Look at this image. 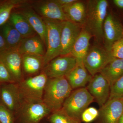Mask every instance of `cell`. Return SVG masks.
Masks as SVG:
<instances>
[{"label": "cell", "mask_w": 123, "mask_h": 123, "mask_svg": "<svg viewBox=\"0 0 123 123\" xmlns=\"http://www.w3.org/2000/svg\"><path fill=\"white\" fill-rule=\"evenodd\" d=\"M106 0H90L87 1L86 16L83 27L88 31L98 43L103 41V26L107 14Z\"/></svg>", "instance_id": "6da1fadb"}, {"label": "cell", "mask_w": 123, "mask_h": 123, "mask_svg": "<svg viewBox=\"0 0 123 123\" xmlns=\"http://www.w3.org/2000/svg\"><path fill=\"white\" fill-rule=\"evenodd\" d=\"M73 90L65 77L48 78L44 88L43 101L51 112L61 110Z\"/></svg>", "instance_id": "7a4b0ae2"}, {"label": "cell", "mask_w": 123, "mask_h": 123, "mask_svg": "<svg viewBox=\"0 0 123 123\" xmlns=\"http://www.w3.org/2000/svg\"><path fill=\"white\" fill-rule=\"evenodd\" d=\"M94 101L86 88L76 89L66 98L61 110L71 118L81 122L82 113Z\"/></svg>", "instance_id": "3957f363"}, {"label": "cell", "mask_w": 123, "mask_h": 123, "mask_svg": "<svg viewBox=\"0 0 123 123\" xmlns=\"http://www.w3.org/2000/svg\"><path fill=\"white\" fill-rule=\"evenodd\" d=\"M47 31L46 52L43 56L44 68L61 52V34L64 21L43 18Z\"/></svg>", "instance_id": "277c9868"}, {"label": "cell", "mask_w": 123, "mask_h": 123, "mask_svg": "<svg viewBox=\"0 0 123 123\" xmlns=\"http://www.w3.org/2000/svg\"><path fill=\"white\" fill-rule=\"evenodd\" d=\"M48 77L43 72L38 75L23 79L17 83L23 100H43Z\"/></svg>", "instance_id": "5b68a950"}, {"label": "cell", "mask_w": 123, "mask_h": 123, "mask_svg": "<svg viewBox=\"0 0 123 123\" xmlns=\"http://www.w3.org/2000/svg\"><path fill=\"white\" fill-rule=\"evenodd\" d=\"M111 52L98 45L90 48L83 60L84 66L92 77L101 70L115 59Z\"/></svg>", "instance_id": "8992f818"}, {"label": "cell", "mask_w": 123, "mask_h": 123, "mask_svg": "<svg viewBox=\"0 0 123 123\" xmlns=\"http://www.w3.org/2000/svg\"><path fill=\"white\" fill-rule=\"evenodd\" d=\"M17 112L24 123H39L51 113L43 100H23Z\"/></svg>", "instance_id": "52a82bcc"}, {"label": "cell", "mask_w": 123, "mask_h": 123, "mask_svg": "<svg viewBox=\"0 0 123 123\" xmlns=\"http://www.w3.org/2000/svg\"><path fill=\"white\" fill-rule=\"evenodd\" d=\"M75 58L70 55L60 56L50 61L43 72L48 78L65 77L77 65Z\"/></svg>", "instance_id": "ba28073f"}, {"label": "cell", "mask_w": 123, "mask_h": 123, "mask_svg": "<svg viewBox=\"0 0 123 123\" xmlns=\"http://www.w3.org/2000/svg\"><path fill=\"white\" fill-rule=\"evenodd\" d=\"M0 61L6 67L14 82L23 79L22 55L17 50L7 49L0 52Z\"/></svg>", "instance_id": "9c48e42d"}, {"label": "cell", "mask_w": 123, "mask_h": 123, "mask_svg": "<svg viewBox=\"0 0 123 123\" xmlns=\"http://www.w3.org/2000/svg\"><path fill=\"white\" fill-rule=\"evenodd\" d=\"M104 47L111 51V47L123 37V27L120 22L110 13H107L103 26Z\"/></svg>", "instance_id": "30bf717a"}, {"label": "cell", "mask_w": 123, "mask_h": 123, "mask_svg": "<svg viewBox=\"0 0 123 123\" xmlns=\"http://www.w3.org/2000/svg\"><path fill=\"white\" fill-rule=\"evenodd\" d=\"M86 87L93 97L99 107H102L110 98L111 86L108 82L100 73L92 77Z\"/></svg>", "instance_id": "8fae6325"}, {"label": "cell", "mask_w": 123, "mask_h": 123, "mask_svg": "<svg viewBox=\"0 0 123 123\" xmlns=\"http://www.w3.org/2000/svg\"><path fill=\"white\" fill-rule=\"evenodd\" d=\"M98 111V123H118L123 113V97L110 98Z\"/></svg>", "instance_id": "7c38bea8"}, {"label": "cell", "mask_w": 123, "mask_h": 123, "mask_svg": "<svg viewBox=\"0 0 123 123\" xmlns=\"http://www.w3.org/2000/svg\"><path fill=\"white\" fill-rule=\"evenodd\" d=\"M82 27L70 21L64 22L61 34L60 56L70 55L74 44L81 32Z\"/></svg>", "instance_id": "4fadbf2b"}, {"label": "cell", "mask_w": 123, "mask_h": 123, "mask_svg": "<svg viewBox=\"0 0 123 123\" xmlns=\"http://www.w3.org/2000/svg\"><path fill=\"white\" fill-rule=\"evenodd\" d=\"M1 100L11 112H17L23 101L17 83H6L1 86Z\"/></svg>", "instance_id": "5bb4252c"}, {"label": "cell", "mask_w": 123, "mask_h": 123, "mask_svg": "<svg viewBox=\"0 0 123 123\" xmlns=\"http://www.w3.org/2000/svg\"><path fill=\"white\" fill-rule=\"evenodd\" d=\"M35 8L43 18L62 21H68L63 9L55 0L40 1L36 4Z\"/></svg>", "instance_id": "9a60e30c"}, {"label": "cell", "mask_w": 123, "mask_h": 123, "mask_svg": "<svg viewBox=\"0 0 123 123\" xmlns=\"http://www.w3.org/2000/svg\"><path fill=\"white\" fill-rule=\"evenodd\" d=\"M65 77L74 90L85 88L86 86L90 81L92 77L86 70L83 63L77 64Z\"/></svg>", "instance_id": "2e32d148"}, {"label": "cell", "mask_w": 123, "mask_h": 123, "mask_svg": "<svg viewBox=\"0 0 123 123\" xmlns=\"http://www.w3.org/2000/svg\"><path fill=\"white\" fill-rule=\"evenodd\" d=\"M92 37L88 31L82 27L70 55L75 58L78 64L83 63V60L89 49L90 41Z\"/></svg>", "instance_id": "e0dca14e"}, {"label": "cell", "mask_w": 123, "mask_h": 123, "mask_svg": "<svg viewBox=\"0 0 123 123\" xmlns=\"http://www.w3.org/2000/svg\"><path fill=\"white\" fill-rule=\"evenodd\" d=\"M19 13L22 14L27 20L46 47L47 28L43 19L33 10L30 9H25Z\"/></svg>", "instance_id": "ac0fdd59"}, {"label": "cell", "mask_w": 123, "mask_h": 123, "mask_svg": "<svg viewBox=\"0 0 123 123\" xmlns=\"http://www.w3.org/2000/svg\"><path fill=\"white\" fill-rule=\"evenodd\" d=\"M43 42L39 36L24 38L17 49L22 55L30 54L44 56L45 51Z\"/></svg>", "instance_id": "d6986e66"}, {"label": "cell", "mask_w": 123, "mask_h": 123, "mask_svg": "<svg viewBox=\"0 0 123 123\" xmlns=\"http://www.w3.org/2000/svg\"><path fill=\"white\" fill-rule=\"evenodd\" d=\"M111 87L123 75V59L115 58L100 72Z\"/></svg>", "instance_id": "ffe728a7"}, {"label": "cell", "mask_w": 123, "mask_h": 123, "mask_svg": "<svg viewBox=\"0 0 123 123\" xmlns=\"http://www.w3.org/2000/svg\"><path fill=\"white\" fill-rule=\"evenodd\" d=\"M63 10L68 21L83 27L85 22L86 16V6L84 2L77 0Z\"/></svg>", "instance_id": "44dd1931"}, {"label": "cell", "mask_w": 123, "mask_h": 123, "mask_svg": "<svg viewBox=\"0 0 123 123\" xmlns=\"http://www.w3.org/2000/svg\"><path fill=\"white\" fill-rule=\"evenodd\" d=\"M9 21L23 38L30 37L36 36V33L30 24L19 13L12 12Z\"/></svg>", "instance_id": "7402d4cb"}, {"label": "cell", "mask_w": 123, "mask_h": 123, "mask_svg": "<svg viewBox=\"0 0 123 123\" xmlns=\"http://www.w3.org/2000/svg\"><path fill=\"white\" fill-rule=\"evenodd\" d=\"M2 33L7 45V49L17 50L24 38L10 23L2 25Z\"/></svg>", "instance_id": "603a6c76"}, {"label": "cell", "mask_w": 123, "mask_h": 123, "mask_svg": "<svg viewBox=\"0 0 123 123\" xmlns=\"http://www.w3.org/2000/svg\"><path fill=\"white\" fill-rule=\"evenodd\" d=\"M22 69L28 75H34L44 68L43 56L25 54L22 55Z\"/></svg>", "instance_id": "cb8c5ba5"}, {"label": "cell", "mask_w": 123, "mask_h": 123, "mask_svg": "<svg viewBox=\"0 0 123 123\" xmlns=\"http://www.w3.org/2000/svg\"><path fill=\"white\" fill-rule=\"evenodd\" d=\"M27 2L22 0H0V26L8 21L13 9L22 6Z\"/></svg>", "instance_id": "d4e9b609"}, {"label": "cell", "mask_w": 123, "mask_h": 123, "mask_svg": "<svg viewBox=\"0 0 123 123\" xmlns=\"http://www.w3.org/2000/svg\"><path fill=\"white\" fill-rule=\"evenodd\" d=\"M48 119L50 123H81L68 116L61 109L51 113Z\"/></svg>", "instance_id": "484cf974"}, {"label": "cell", "mask_w": 123, "mask_h": 123, "mask_svg": "<svg viewBox=\"0 0 123 123\" xmlns=\"http://www.w3.org/2000/svg\"><path fill=\"white\" fill-rule=\"evenodd\" d=\"M99 116V111L94 107H88L83 112L81 116L82 121L86 123H91L97 119Z\"/></svg>", "instance_id": "4316f807"}, {"label": "cell", "mask_w": 123, "mask_h": 123, "mask_svg": "<svg viewBox=\"0 0 123 123\" xmlns=\"http://www.w3.org/2000/svg\"><path fill=\"white\" fill-rule=\"evenodd\" d=\"M14 113L2 103H0V122L1 123H14Z\"/></svg>", "instance_id": "83f0119b"}, {"label": "cell", "mask_w": 123, "mask_h": 123, "mask_svg": "<svg viewBox=\"0 0 123 123\" xmlns=\"http://www.w3.org/2000/svg\"><path fill=\"white\" fill-rule=\"evenodd\" d=\"M123 97V75L111 87L110 98Z\"/></svg>", "instance_id": "f1b7e54d"}, {"label": "cell", "mask_w": 123, "mask_h": 123, "mask_svg": "<svg viewBox=\"0 0 123 123\" xmlns=\"http://www.w3.org/2000/svg\"><path fill=\"white\" fill-rule=\"evenodd\" d=\"M111 52L115 58L123 59V37L113 44Z\"/></svg>", "instance_id": "f546056e"}, {"label": "cell", "mask_w": 123, "mask_h": 123, "mask_svg": "<svg viewBox=\"0 0 123 123\" xmlns=\"http://www.w3.org/2000/svg\"><path fill=\"white\" fill-rule=\"evenodd\" d=\"M11 82H14L7 69L0 61V85Z\"/></svg>", "instance_id": "4dcf8cb0"}, {"label": "cell", "mask_w": 123, "mask_h": 123, "mask_svg": "<svg viewBox=\"0 0 123 123\" xmlns=\"http://www.w3.org/2000/svg\"><path fill=\"white\" fill-rule=\"evenodd\" d=\"M59 5L63 9L76 2V0H55Z\"/></svg>", "instance_id": "1f68e13d"}, {"label": "cell", "mask_w": 123, "mask_h": 123, "mask_svg": "<svg viewBox=\"0 0 123 123\" xmlns=\"http://www.w3.org/2000/svg\"><path fill=\"white\" fill-rule=\"evenodd\" d=\"M7 49V45L4 38L0 34V52Z\"/></svg>", "instance_id": "d6a6232c"}, {"label": "cell", "mask_w": 123, "mask_h": 123, "mask_svg": "<svg viewBox=\"0 0 123 123\" xmlns=\"http://www.w3.org/2000/svg\"><path fill=\"white\" fill-rule=\"evenodd\" d=\"M114 4L118 8L123 9V0H114Z\"/></svg>", "instance_id": "836d02e7"}, {"label": "cell", "mask_w": 123, "mask_h": 123, "mask_svg": "<svg viewBox=\"0 0 123 123\" xmlns=\"http://www.w3.org/2000/svg\"><path fill=\"white\" fill-rule=\"evenodd\" d=\"M118 123H123V113L119 119Z\"/></svg>", "instance_id": "e575fe53"}, {"label": "cell", "mask_w": 123, "mask_h": 123, "mask_svg": "<svg viewBox=\"0 0 123 123\" xmlns=\"http://www.w3.org/2000/svg\"><path fill=\"white\" fill-rule=\"evenodd\" d=\"M1 86L0 85V100H1Z\"/></svg>", "instance_id": "d590c367"}, {"label": "cell", "mask_w": 123, "mask_h": 123, "mask_svg": "<svg viewBox=\"0 0 123 123\" xmlns=\"http://www.w3.org/2000/svg\"><path fill=\"white\" fill-rule=\"evenodd\" d=\"M0 123H1L0 122Z\"/></svg>", "instance_id": "8d00e7d4"}]
</instances>
